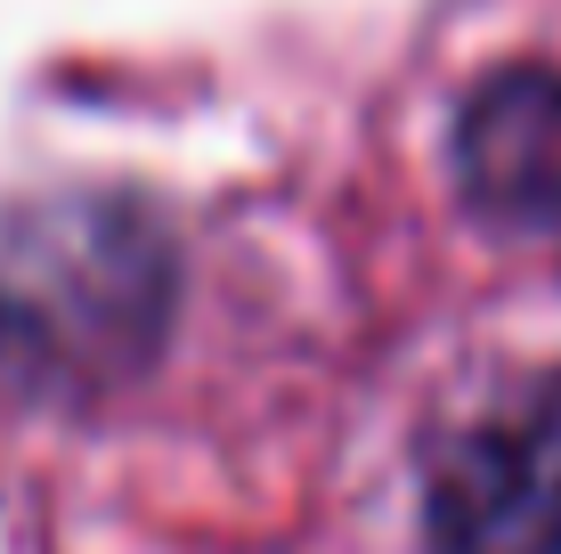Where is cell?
<instances>
[{"label":"cell","instance_id":"1","mask_svg":"<svg viewBox=\"0 0 561 554\" xmlns=\"http://www.w3.org/2000/svg\"><path fill=\"white\" fill-rule=\"evenodd\" d=\"M439 554H561V384L480 416L432 482Z\"/></svg>","mask_w":561,"mask_h":554},{"label":"cell","instance_id":"2","mask_svg":"<svg viewBox=\"0 0 561 554\" xmlns=\"http://www.w3.org/2000/svg\"><path fill=\"white\" fill-rule=\"evenodd\" d=\"M456 171L505 228H561V74L513 66L472 90L456 123Z\"/></svg>","mask_w":561,"mask_h":554}]
</instances>
